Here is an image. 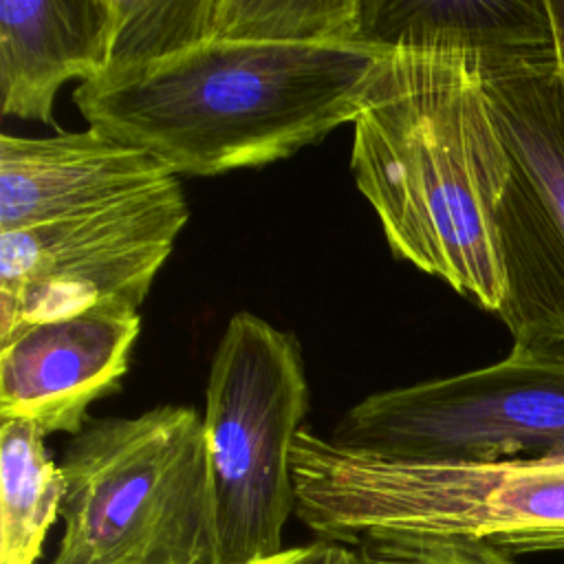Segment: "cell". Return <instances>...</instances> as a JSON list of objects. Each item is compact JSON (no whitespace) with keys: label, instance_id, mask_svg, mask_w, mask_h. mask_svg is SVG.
<instances>
[{"label":"cell","instance_id":"12","mask_svg":"<svg viewBox=\"0 0 564 564\" xmlns=\"http://www.w3.org/2000/svg\"><path fill=\"white\" fill-rule=\"evenodd\" d=\"M66 494L59 463L29 421L0 425V564H35Z\"/></svg>","mask_w":564,"mask_h":564},{"label":"cell","instance_id":"10","mask_svg":"<svg viewBox=\"0 0 564 564\" xmlns=\"http://www.w3.org/2000/svg\"><path fill=\"white\" fill-rule=\"evenodd\" d=\"M119 0H0V110L55 126L57 90L106 73Z\"/></svg>","mask_w":564,"mask_h":564},{"label":"cell","instance_id":"3","mask_svg":"<svg viewBox=\"0 0 564 564\" xmlns=\"http://www.w3.org/2000/svg\"><path fill=\"white\" fill-rule=\"evenodd\" d=\"M59 467L64 531L51 564H207L212 485L194 408L90 419Z\"/></svg>","mask_w":564,"mask_h":564},{"label":"cell","instance_id":"14","mask_svg":"<svg viewBox=\"0 0 564 564\" xmlns=\"http://www.w3.org/2000/svg\"><path fill=\"white\" fill-rule=\"evenodd\" d=\"M251 564H357V553L348 544L317 538L315 542L282 549L278 555Z\"/></svg>","mask_w":564,"mask_h":564},{"label":"cell","instance_id":"4","mask_svg":"<svg viewBox=\"0 0 564 564\" xmlns=\"http://www.w3.org/2000/svg\"><path fill=\"white\" fill-rule=\"evenodd\" d=\"M509 152L496 212L505 295L496 315L516 346L564 352V73L546 0L478 53Z\"/></svg>","mask_w":564,"mask_h":564},{"label":"cell","instance_id":"13","mask_svg":"<svg viewBox=\"0 0 564 564\" xmlns=\"http://www.w3.org/2000/svg\"><path fill=\"white\" fill-rule=\"evenodd\" d=\"M357 564H516L511 553L474 540H399L352 546Z\"/></svg>","mask_w":564,"mask_h":564},{"label":"cell","instance_id":"15","mask_svg":"<svg viewBox=\"0 0 564 564\" xmlns=\"http://www.w3.org/2000/svg\"><path fill=\"white\" fill-rule=\"evenodd\" d=\"M546 7H549V15H551L557 59H560V66L564 73V0H546Z\"/></svg>","mask_w":564,"mask_h":564},{"label":"cell","instance_id":"5","mask_svg":"<svg viewBox=\"0 0 564 564\" xmlns=\"http://www.w3.org/2000/svg\"><path fill=\"white\" fill-rule=\"evenodd\" d=\"M306 408L297 339L249 311L236 313L216 346L205 388L207 564H251L282 551V531L295 511L291 447Z\"/></svg>","mask_w":564,"mask_h":564},{"label":"cell","instance_id":"1","mask_svg":"<svg viewBox=\"0 0 564 564\" xmlns=\"http://www.w3.org/2000/svg\"><path fill=\"white\" fill-rule=\"evenodd\" d=\"M352 126L350 170L392 253L496 313L509 152L478 53L388 48Z\"/></svg>","mask_w":564,"mask_h":564},{"label":"cell","instance_id":"7","mask_svg":"<svg viewBox=\"0 0 564 564\" xmlns=\"http://www.w3.org/2000/svg\"><path fill=\"white\" fill-rule=\"evenodd\" d=\"M187 218L172 176L90 212L0 231V344L40 322L139 313Z\"/></svg>","mask_w":564,"mask_h":564},{"label":"cell","instance_id":"9","mask_svg":"<svg viewBox=\"0 0 564 564\" xmlns=\"http://www.w3.org/2000/svg\"><path fill=\"white\" fill-rule=\"evenodd\" d=\"M174 174L150 152L97 128L0 137V231L90 212Z\"/></svg>","mask_w":564,"mask_h":564},{"label":"cell","instance_id":"11","mask_svg":"<svg viewBox=\"0 0 564 564\" xmlns=\"http://www.w3.org/2000/svg\"><path fill=\"white\" fill-rule=\"evenodd\" d=\"M359 0H163L159 40L172 53L209 40H361Z\"/></svg>","mask_w":564,"mask_h":564},{"label":"cell","instance_id":"8","mask_svg":"<svg viewBox=\"0 0 564 564\" xmlns=\"http://www.w3.org/2000/svg\"><path fill=\"white\" fill-rule=\"evenodd\" d=\"M141 330L139 313H84L40 322L0 344V419L44 436L79 434L88 408L119 392Z\"/></svg>","mask_w":564,"mask_h":564},{"label":"cell","instance_id":"2","mask_svg":"<svg viewBox=\"0 0 564 564\" xmlns=\"http://www.w3.org/2000/svg\"><path fill=\"white\" fill-rule=\"evenodd\" d=\"M388 48L366 40H209L82 82V117L174 176L260 167L352 123Z\"/></svg>","mask_w":564,"mask_h":564},{"label":"cell","instance_id":"6","mask_svg":"<svg viewBox=\"0 0 564 564\" xmlns=\"http://www.w3.org/2000/svg\"><path fill=\"white\" fill-rule=\"evenodd\" d=\"M328 438L432 463H498L560 452L564 352L511 344L496 364L368 394L346 410Z\"/></svg>","mask_w":564,"mask_h":564}]
</instances>
